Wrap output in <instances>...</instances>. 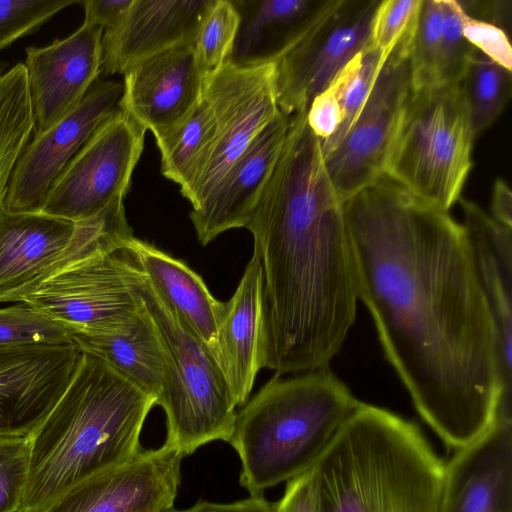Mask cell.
I'll list each match as a JSON object with an SVG mask.
<instances>
[{"mask_svg": "<svg viewBox=\"0 0 512 512\" xmlns=\"http://www.w3.org/2000/svg\"><path fill=\"white\" fill-rule=\"evenodd\" d=\"M358 282L415 409L459 450L504 406L491 313L461 223L383 176L343 201Z\"/></svg>", "mask_w": 512, "mask_h": 512, "instance_id": "obj_1", "label": "cell"}, {"mask_svg": "<svg viewBox=\"0 0 512 512\" xmlns=\"http://www.w3.org/2000/svg\"><path fill=\"white\" fill-rule=\"evenodd\" d=\"M245 228L263 272L264 368L283 376L328 367L355 323L358 282L343 201L306 112L290 117Z\"/></svg>", "mask_w": 512, "mask_h": 512, "instance_id": "obj_2", "label": "cell"}, {"mask_svg": "<svg viewBox=\"0 0 512 512\" xmlns=\"http://www.w3.org/2000/svg\"><path fill=\"white\" fill-rule=\"evenodd\" d=\"M156 402L105 361L81 351L61 398L28 435L29 469L18 512H39L74 486L137 456Z\"/></svg>", "mask_w": 512, "mask_h": 512, "instance_id": "obj_3", "label": "cell"}, {"mask_svg": "<svg viewBox=\"0 0 512 512\" xmlns=\"http://www.w3.org/2000/svg\"><path fill=\"white\" fill-rule=\"evenodd\" d=\"M319 512H439L445 463L412 422L359 402L312 466Z\"/></svg>", "mask_w": 512, "mask_h": 512, "instance_id": "obj_4", "label": "cell"}, {"mask_svg": "<svg viewBox=\"0 0 512 512\" xmlns=\"http://www.w3.org/2000/svg\"><path fill=\"white\" fill-rule=\"evenodd\" d=\"M359 402L329 367L274 374L237 412L228 441L240 485L260 496L309 470Z\"/></svg>", "mask_w": 512, "mask_h": 512, "instance_id": "obj_5", "label": "cell"}, {"mask_svg": "<svg viewBox=\"0 0 512 512\" xmlns=\"http://www.w3.org/2000/svg\"><path fill=\"white\" fill-rule=\"evenodd\" d=\"M460 84L411 91L385 176L413 196L448 211L472 168L474 143Z\"/></svg>", "mask_w": 512, "mask_h": 512, "instance_id": "obj_6", "label": "cell"}, {"mask_svg": "<svg viewBox=\"0 0 512 512\" xmlns=\"http://www.w3.org/2000/svg\"><path fill=\"white\" fill-rule=\"evenodd\" d=\"M139 292L165 351V382L156 403L166 415L165 443L185 457L207 443L228 442L237 403L218 360L145 277Z\"/></svg>", "mask_w": 512, "mask_h": 512, "instance_id": "obj_7", "label": "cell"}, {"mask_svg": "<svg viewBox=\"0 0 512 512\" xmlns=\"http://www.w3.org/2000/svg\"><path fill=\"white\" fill-rule=\"evenodd\" d=\"M133 237L119 198L73 222L38 213L0 211V303L22 302L61 269L91 255L125 248Z\"/></svg>", "mask_w": 512, "mask_h": 512, "instance_id": "obj_8", "label": "cell"}, {"mask_svg": "<svg viewBox=\"0 0 512 512\" xmlns=\"http://www.w3.org/2000/svg\"><path fill=\"white\" fill-rule=\"evenodd\" d=\"M144 274L125 247L61 269L22 302L72 334H105L125 327L143 305Z\"/></svg>", "mask_w": 512, "mask_h": 512, "instance_id": "obj_9", "label": "cell"}, {"mask_svg": "<svg viewBox=\"0 0 512 512\" xmlns=\"http://www.w3.org/2000/svg\"><path fill=\"white\" fill-rule=\"evenodd\" d=\"M379 0H325L276 63V94L281 113L307 110L335 76L371 43Z\"/></svg>", "mask_w": 512, "mask_h": 512, "instance_id": "obj_10", "label": "cell"}, {"mask_svg": "<svg viewBox=\"0 0 512 512\" xmlns=\"http://www.w3.org/2000/svg\"><path fill=\"white\" fill-rule=\"evenodd\" d=\"M145 132L118 106L63 169L40 212L80 222L114 200L124 199L143 150Z\"/></svg>", "mask_w": 512, "mask_h": 512, "instance_id": "obj_11", "label": "cell"}, {"mask_svg": "<svg viewBox=\"0 0 512 512\" xmlns=\"http://www.w3.org/2000/svg\"><path fill=\"white\" fill-rule=\"evenodd\" d=\"M414 23L387 55L349 132L323 157L342 201L385 176L390 149L411 93L409 48Z\"/></svg>", "mask_w": 512, "mask_h": 512, "instance_id": "obj_12", "label": "cell"}, {"mask_svg": "<svg viewBox=\"0 0 512 512\" xmlns=\"http://www.w3.org/2000/svg\"><path fill=\"white\" fill-rule=\"evenodd\" d=\"M216 116V138L189 201L199 207L259 132L279 113L276 63L241 67L230 60L204 79Z\"/></svg>", "mask_w": 512, "mask_h": 512, "instance_id": "obj_13", "label": "cell"}, {"mask_svg": "<svg viewBox=\"0 0 512 512\" xmlns=\"http://www.w3.org/2000/svg\"><path fill=\"white\" fill-rule=\"evenodd\" d=\"M123 84L97 79L82 101L49 130L34 134L11 175L5 209L40 212L49 189L93 132L118 108Z\"/></svg>", "mask_w": 512, "mask_h": 512, "instance_id": "obj_14", "label": "cell"}, {"mask_svg": "<svg viewBox=\"0 0 512 512\" xmlns=\"http://www.w3.org/2000/svg\"><path fill=\"white\" fill-rule=\"evenodd\" d=\"M183 455L163 443L96 475L56 498L39 512H165L181 482Z\"/></svg>", "mask_w": 512, "mask_h": 512, "instance_id": "obj_15", "label": "cell"}, {"mask_svg": "<svg viewBox=\"0 0 512 512\" xmlns=\"http://www.w3.org/2000/svg\"><path fill=\"white\" fill-rule=\"evenodd\" d=\"M81 350L74 343L0 346V436H28L66 390Z\"/></svg>", "mask_w": 512, "mask_h": 512, "instance_id": "obj_16", "label": "cell"}, {"mask_svg": "<svg viewBox=\"0 0 512 512\" xmlns=\"http://www.w3.org/2000/svg\"><path fill=\"white\" fill-rule=\"evenodd\" d=\"M103 29L83 23L64 39L29 46L23 63L34 118V134L65 118L98 79L102 66Z\"/></svg>", "mask_w": 512, "mask_h": 512, "instance_id": "obj_17", "label": "cell"}, {"mask_svg": "<svg viewBox=\"0 0 512 512\" xmlns=\"http://www.w3.org/2000/svg\"><path fill=\"white\" fill-rule=\"evenodd\" d=\"M204 79L194 44L179 45L126 70L118 106L159 142L195 108L203 96Z\"/></svg>", "mask_w": 512, "mask_h": 512, "instance_id": "obj_18", "label": "cell"}, {"mask_svg": "<svg viewBox=\"0 0 512 512\" xmlns=\"http://www.w3.org/2000/svg\"><path fill=\"white\" fill-rule=\"evenodd\" d=\"M214 0H133L122 20L103 31L101 73L133 65L183 44H194Z\"/></svg>", "mask_w": 512, "mask_h": 512, "instance_id": "obj_19", "label": "cell"}, {"mask_svg": "<svg viewBox=\"0 0 512 512\" xmlns=\"http://www.w3.org/2000/svg\"><path fill=\"white\" fill-rule=\"evenodd\" d=\"M290 116L279 113L259 132L190 219L206 246L227 230L246 226L286 138Z\"/></svg>", "mask_w": 512, "mask_h": 512, "instance_id": "obj_20", "label": "cell"}, {"mask_svg": "<svg viewBox=\"0 0 512 512\" xmlns=\"http://www.w3.org/2000/svg\"><path fill=\"white\" fill-rule=\"evenodd\" d=\"M439 512H512L511 418H497L445 464Z\"/></svg>", "mask_w": 512, "mask_h": 512, "instance_id": "obj_21", "label": "cell"}, {"mask_svg": "<svg viewBox=\"0 0 512 512\" xmlns=\"http://www.w3.org/2000/svg\"><path fill=\"white\" fill-rule=\"evenodd\" d=\"M471 249L498 344L505 400H512V229L475 202L459 199Z\"/></svg>", "mask_w": 512, "mask_h": 512, "instance_id": "obj_22", "label": "cell"}, {"mask_svg": "<svg viewBox=\"0 0 512 512\" xmlns=\"http://www.w3.org/2000/svg\"><path fill=\"white\" fill-rule=\"evenodd\" d=\"M265 313L263 272L255 254L232 295L224 302L218 330V362L237 406L250 396L264 368Z\"/></svg>", "mask_w": 512, "mask_h": 512, "instance_id": "obj_23", "label": "cell"}, {"mask_svg": "<svg viewBox=\"0 0 512 512\" xmlns=\"http://www.w3.org/2000/svg\"><path fill=\"white\" fill-rule=\"evenodd\" d=\"M146 280L184 325L218 360V330L224 302L184 262L154 245L131 237L126 245Z\"/></svg>", "mask_w": 512, "mask_h": 512, "instance_id": "obj_24", "label": "cell"}, {"mask_svg": "<svg viewBox=\"0 0 512 512\" xmlns=\"http://www.w3.org/2000/svg\"><path fill=\"white\" fill-rule=\"evenodd\" d=\"M239 26L230 61L241 67L277 63L317 8L315 0H231Z\"/></svg>", "mask_w": 512, "mask_h": 512, "instance_id": "obj_25", "label": "cell"}, {"mask_svg": "<svg viewBox=\"0 0 512 512\" xmlns=\"http://www.w3.org/2000/svg\"><path fill=\"white\" fill-rule=\"evenodd\" d=\"M72 339L81 351L102 359L158 399L165 382V351L144 302L125 327L105 334H72Z\"/></svg>", "mask_w": 512, "mask_h": 512, "instance_id": "obj_26", "label": "cell"}, {"mask_svg": "<svg viewBox=\"0 0 512 512\" xmlns=\"http://www.w3.org/2000/svg\"><path fill=\"white\" fill-rule=\"evenodd\" d=\"M216 129L213 107L203 93L179 128L156 142L161 154L163 176L178 184L186 199H189L207 166Z\"/></svg>", "mask_w": 512, "mask_h": 512, "instance_id": "obj_27", "label": "cell"}, {"mask_svg": "<svg viewBox=\"0 0 512 512\" xmlns=\"http://www.w3.org/2000/svg\"><path fill=\"white\" fill-rule=\"evenodd\" d=\"M34 132L23 63L0 69V211L5 206L14 167Z\"/></svg>", "mask_w": 512, "mask_h": 512, "instance_id": "obj_28", "label": "cell"}, {"mask_svg": "<svg viewBox=\"0 0 512 512\" xmlns=\"http://www.w3.org/2000/svg\"><path fill=\"white\" fill-rule=\"evenodd\" d=\"M511 82L512 71L479 51L469 61L459 84L475 139L502 113L510 98Z\"/></svg>", "mask_w": 512, "mask_h": 512, "instance_id": "obj_29", "label": "cell"}, {"mask_svg": "<svg viewBox=\"0 0 512 512\" xmlns=\"http://www.w3.org/2000/svg\"><path fill=\"white\" fill-rule=\"evenodd\" d=\"M388 54L370 43L348 62L328 85L327 88L332 91L340 107L341 125L336 134L327 143L321 145L323 157L349 132Z\"/></svg>", "mask_w": 512, "mask_h": 512, "instance_id": "obj_30", "label": "cell"}, {"mask_svg": "<svg viewBox=\"0 0 512 512\" xmlns=\"http://www.w3.org/2000/svg\"><path fill=\"white\" fill-rule=\"evenodd\" d=\"M442 49V0H422L409 48L411 91L441 86Z\"/></svg>", "mask_w": 512, "mask_h": 512, "instance_id": "obj_31", "label": "cell"}, {"mask_svg": "<svg viewBox=\"0 0 512 512\" xmlns=\"http://www.w3.org/2000/svg\"><path fill=\"white\" fill-rule=\"evenodd\" d=\"M239 26V14L231 0H214L196 37L194 48L204 77L230 59Z\"/></svg>", "mask_w": 512, "mask_h": 512, "instance_id": "obj_32", "label": "cell"}, {"mask_svg": "<svg viewBox=\"0 0 512 512\" xmlns=\"http://www.w3.org/2000/svg\"><path fill=\"white\" fill-rule=\"evenodd\" d=\"M70 342V330L24 302L0 308V346Z\"/></svg>", "mask_w": 512, "mask_h": 512, "instance_id": "obj_33", "label": "cell"}, {"mask_svg": "<svg viewBox=\"0 0 512 512\" xmlns=\"http://www.w3.org/2000/svg\"><path fill=\"white\" fill-rule=\"evenodd\" d=\"M80 0H0V51Z\"/></svg>", "mask_w": 512, "mask_h": 512, "instance_id": "obj_34", "label": "cell"}, {"mask_svg": "<svg viewBox=\"0 0 512 512\" xmlns=\"http://www.w3.org/2000/svg\"><path fill=\"white\" fill-rule=\"evenodd\" d=\"M29 436H0V512H18L28 476Z\"/></svg>", "mask_w": 512, "mask_h": 512, "instance_id": "obj_35", "label": "cell"}, {"mask_svg": "<svg viewBox=\"0 0 512 512\" xmlns=\"http://www.w3.org/2000/svg\"><path fill=\"white\" fill-rule=\"evenodd\" d=\"M422 0L380 1L372 23L371 44L389 53L413 25Z\"/></svg>", "mask_w": 512, "mask_h": 512, "instance_id": "obj_36", "label": "cell"}, {"mask_svg": "<svg viewBox=\"0 0 512 512\" xmlns=\"http://www.w3.org/2000/svg\"><path fill=\"white\" fill-rule=\"evenodd\" d=\"M463 35L481 54L508 71H512V48L506 31L467 15L463 25Z\"/></svg>", "mask_w": 512, "mask_h": 512, "instance_id": "obj_37", "label": "cell"}, {"mask_svg": "<svg viewBox=\"0 0 512 512\" xmlns=\"http://www.w3.org/2000/svg\"><path fill=\"white\" fill-rule=\"evenodd\" d=\"M306 118L309 128L321 145L336 134L341 125V111L329 88L313 98L307 109Z\"/></svg>", "mask_w": 512, "mask_h": 512, "instance_id": "obj_38", "label": "cell"}, {"mask_svg": "<svg viewBox=\"0 0 512 512\" xmlns=\"http://www.w3.org/2000/svg\"><path fill=\"white\" fill-rule=\"evenodd\" d=\"M274 512H319L318 495L312 467L287 481Z\"/></svg>", "mask_w": 512, "mask_h": 512, "instance_id": "obj_39", "label": "cell"}, {"mask_svg": "<svg viewBox=\"0 0 512 512\" xmlns=\"http://www.w3.org/2000/svg\"><path fill=\"white\" fill-rule=\"evenodd\" d=\"M133 0H80L84 23L98 26L103 31L115 27L124 17Z\"/></svg>", "mask_w": 512, "mask_h": 512, "instance_id": "obj_40", "label": "cell"}, {"mask_svg": "<svg viewBox=\"0 0 512 512\" xmlns=\"http://www.w3.org/2000/svg\"><path fill=\"white\" fill-rule=\"evenodd\" d=\"M165 512H274V504L260 495L250 496L249 498L231 503L199 500L187 509L180 510L172 507Z\"/></svg>", "mask_w": 512, "mask_h": 512, "instance_id": "obj_41", "label": "cell"}, {"mask_svg": "<svg viewBox=\"0 0 512 512\" xmlns=\"http://www.w3.org/2000/svg\"><path fill=\"white\" fill-rule=\"evenodd\" d=\"M491 217L502 226L512 229V192L503 179H497L493 185Z\"/></svg>", "mask_w": 512, "mask_h": 512, "instance_id": "obj_42", "label": "cell"}]
</instances>
